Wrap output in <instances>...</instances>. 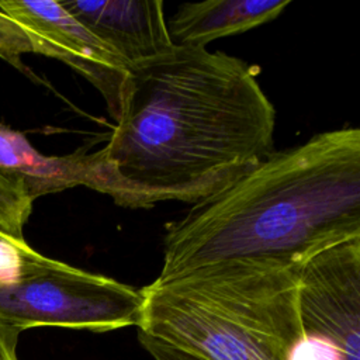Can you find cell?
I'll use <instances>...</instances> for the list:
<instances>
[{
    "label": "cell",
    "instance_id": "6da1fadb",
    "mask_svg": "<svg viewBox=\"0 0 360 360\" xmlns=\"http://www.w3.org/2000/svg\"><path fill=\"white\" fill-rule=\"evenodd\" d=\"M274 124L253 66L174 45L131 68L120 120L105 146L86 153L87 187L129 208L194 202L270 155Z\"/></svg>",
    "mask_w": 360,
    "mask_h": 360
},
{
    "label": "cell",
    "instance_id": "7a4b0ae2",
    "mask_svg": "<svg viewBox=\"0 0 360 360\" xmlns=\"http://www.w3.org/2000/svg\"><path fill=\"white\" fill-rule=\"evenodd\" d=\"M360 238V129L343 127L273 150L167 226L170 277L232 259L300 270L318 252Z\"/></svg>",
    "mask_w": 360,
    "mask_h": 360
},
{
    "label": "cell",
    "instance_id": "3957f363",
    "mask_svg": "<svg viewBox=\"0 0 360 360\" xmlns=\"http://www.w3.org/2000/svg\"><path fill=\"white\" fill-rule=\"evenodd\" d=\"M139 332L202 360H328L307 339L298 270L263 259L210 263L141 288Z\"/></svg>",
    "mask_w": 360,
    "mask_h": 360
},
{
    "label": "cell",
    "instance_id": "277c9868",
    "mask_svg": "<svg viewBox=\"0 0 360 360\" xmlns=\"http://www.w3.org/2000/svg\"><path fill=\"white\" fill-rule=\"evenodd\" d=\"M142 302L141 290L44 255L22 276L0 284V321L21 332L37 326L138 328Z\"/></svg>",
    "mask_w": 360,
    "mask_h": 360
},
{
    "label": "cell",
    "instance_id": "5b68a950",
    "mask_svg": "<svg viewBox=\"0 0 360 360\" xmlns=\"http://www.w3.org/2000/svg\"><path fill=\"white\" fill-rule=\"evenodd\" d=\"M305 336L335 360H360V238L309 257L298 270Z\"/></svg>",
    "mask_w": 360,
    "mask_h": 360
},
{
    "label": "cell",
    "instance_id": "8992f818",
    "mask_svg": "<svg viewBox=\"0 0 360 360\" xmlns=\"http://www.w3.org/2000/svg\"><path fill=\"white\" fill-rule=\"evenodd\" d=\"M0 11L30 32L35 53L59 59L87 79L101 93L112 120H120L131 69L60 1L0 0Z\"/></svg>",
    "mask_w": 360,
    "mask_h": 360
},
{
    "label": "cell",
    "instance_id": "52a82bcc",
    "mask_svg": "<svg viewBox=\"0 0 360 360\" xmlns=\"http://www.w3.org/2000/svg\"><path fill=\"white\" fill-rule=\"evenodd\" d=\"M60 4L129 69L174 48L162 0H66Z\"/></svg>",
    "mask_w": 360,
    "mask_h": 360
},
{
    "label": "cell",
    "instance_id": "ba28073f",
    "mask_svg": "<svg viewBox=\"0 0 360 360\" xmlns=\"http://www.w3.org/2000/svg\"><path fill=\"white\" fill-rule=\"evenodd\" d=\"M290 0H205L183 3L167 30L176 46H205L208 42L246 32L277 18Z\"/></svg>",
    "mask_w": 360,
    "mask_h": 360
},
{
    "label": "cell",
    "instance_id": "9c48e42d",
    "mask_svg": "<svg viewBox=\"0 0 360 360\" xmlns=\"http://www.w3.org/2000/svg\"><path fill=\"white\" fill-rule=\"evenodd\" d=\"M0 174L32 201L89 183L86 153L42 155L21 132L4 125H0Z\"/></svg>",
    "mask_w": 360,
    "mask_h": 360
},
{
    "label": "cell",
    "instance_id": "30bf717a",
    "mask_svg": "<svg viewBox=\"0 0 360 360\" xmlns=\"http://www.w3.org/2000/svg\"><path fill=\"white\" fill-rule=\"evenodd\" d=\"M32 202L0 174V232L15 240H25L24 225L32 211Z\"/></svg>",
    "mask_w": 360,
    "mask_h": 360
},
{
    "label": "cell",
    "instance_id": "8fae6325",
    "mask_svg": "<svg viewBox=\"0 0 360 360\" xmlns=\"http://www.w3.org/2000/svg\"><path fill=\"white\" fill-rule=\"evenodd\" d=\"M41 256L25 240H15L0 232V284L22 276Z\"/></svg>",
    "mask_w": 360,
    "mask_h": 360
},
{
    "label": "cell",
    "instance_id": "7c38bea8",
    "mask_svg": "<svg viewBox=\"0 0 360 360\" xmlns=\"http://www.w3.org/2000/svg\"><path fill=\"white\" fill-rule=\"evenodd\" d=\"M24 53H35L32 37L11 17L0 11V58L22 70L21 56Z\"/></svg>",
    "mask_w": 360,
    "mask_h": 360
},
{
    "label": "cell",
    "instance_id": "4fadbf2b",
    "mask_svg": "<svg viewBox=\"0 0 360 360\" xmlns=\"http://www.w3.org/2000/svg\"><path fill=\"white\" fill-rule=\"evenodd\" d=\"M138 339L143 349L155 359V360H202L195 356H191L186 352L174 349L166 343L158 342L149 336L138 333Z\"/></svg>",
    "mask_w": 360,
    "mask_h": 360
},
{
    "label": "cell",
    "instance_id": "5bb4252c",
    "mask_svg": "<svg viewBox=\"0 0 360 360\" xmlns=\"http://www.w3.org/2000/svg\"><path fill=\"white\" fill-rule=\"evenodd\" d=\"M21 330L0 321V360H18L17 345Z\"/></svg>",
    "mask_w": 360,
    "mask_h": 360
}]
</instances>
